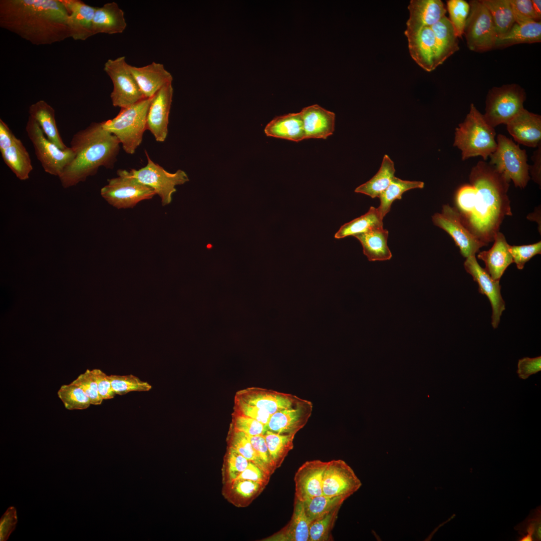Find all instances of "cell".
<instances>
[{
    "mask_svg": "<svg viewBox=\"0 0 541 541\" xmlns=\"http://www.w3.org/2000/svg\"><path fill=\"white\" fill-rule=\"evenodd\" d=\"M61 0H1L0 27L36 45L71 38Z\"/></svg>",
    "mask_w": 541,
    "mask_h": 541,
    "instance_id": "obj_1",
    "label": "cell"
},
{
    "mask_svg": "<svg viewBox=\"0 0 541 541\" xmlns=\"http://www.w3.org/2000/svg\"><path fill=\"white\" fill-rule=\"evenodd\" d=\"M469 178L475 193L471 210L461 222L476 238L488 245L493 241L505 216L512 215L507 194L510 181L483 161L472 168Z\"/></svg>",
    "mask_w": 541,
    "mask_h": 541,
    "instance_id": "obj_2",
    "label": "cell"
},
{
    "mask_svg": "<svg viewBox=\"0 0 541 541\" xmlns=\"http://www.w3.org/2000/svg\"><path fill=\"white\" fill-rule=\"evenodd\" d=\"M120 144L114 135L103 128L102 122H93L76 132L70 142L75 157L59 177L62 187L68 188L85 181L100 167L113 168Z\"/></svg>",
    "mask_w": 541,
    "mask_h": 541,
    "instance_id": "obj_3",
    "label": "cell"
},
{
    "mask_svg": "<svg viewBox=\"0 0 541 541\" xmlns=\"http://www.w3.org/2000/svg\"><path fill=\"white\" fill-rule=\"evenodd\" d=\"M494 128L471 103L469 113L455 129L453 146L461 151V158L481 156L486 160L496 148Z\"/></svg>",
    "mask_w": 541,
    "mask_h": 541,
    "instance_id": "obj_4",
    "label": "cell"
},
{
    "mask_svg": "<svg viewBox=\"0 0 541 541\" xmlns=\"http://www.w3.org/2000/svg\"><path fill=\"white\" fill-rule=\"evenodd\" d=\"M152 99H144L121 108L115 117L102 122L103 128L117 138L128 154H134L142 141Z\"/></svg>",
    "mask_w": 541,
    "mask_h": 541,
    "instance_id": "obj_5",
    "label": "cell"
},
{
    "mask_svg": "<svg viewBox=\"0 0 541 541\" xmlns=\"http://www.w3.org/2000/svg\"><path fill=\"white\" fill-rule=\"evenodd\" d=\"M496 142V149L489 156V164L512 180L515 187L524 188L530 179L525 150L501 134L497 135Z\"/></svg>",
    "mask_w": 541,
    "mask_h": 541,
    "instance_id": "obj_6",
    "label": "cell"
},
{
    "mask_svg": "<svg viewBox=\"0 0 541 541\" xmlns=\"http://www.w3.org/2000/svg\"><path fill=\"white\" fill-rule=\"evenodd\" d=\"M525 99L524 90L517 84L494 87L487 95L483 117L493 128L506 124L524 109Z\"/></svg>",
    "mask_w": 541,
    "mask_h": 541,
    "instance_id": "obj_7",
    "label": "cell"
},
{
    "mask_svg": "<svg viewBox=\"0 0 541 541\" xmlns=\"http://www.w3.org/2000/svg\"><path fill=\"white\" fill-rule=\"evenodd\" d=\"M118 176L108 180V184L100 191L102 197L110 205L118 208L134 207L142 200L151 199L155 192L133 178L126 170L117 171Z\"/></svg>",
    "mask_w": 541,
    "mask_h": 541,
    "instance_id": "obj_8",
    "label": "cell"
},
{
    "mask_svg": "<svg viewBox=\"0 0 541 541\" xmlns=\"http://www.w3.org/2000/svg\"><path fill=\"white\" fill-rule=\"evenodd\" d=\"M26 131L44 171L59 177L75 157L72 148L62 150L59 148L47 138L37 122L30 116Z\"/></svg>",
    "mask_w": 541,
    "mask_h": 541,
    "instance_id": "obj_9",
    "label": "cell"
},
{
    "mask_svg": "<svg viewBox=\"0 0 541 541\" xmlns=\"http://www.w3.org/2000/svg\"><path fill=\"white\" fill-rule=\"evenodd\" d=\"M470 10L464 34L471 51L484 52L494 49L497 35L490 13L481 0L469 2Z\"/></svg>",
    "mask_w": 541,
    "mask_h": 541,
    "instance_id": "obj_10",
    "label": "cell"
},
{
    "mask_svg": "<svg viewBox=\"0 0 541 541\" xmlns=\"http://www.w3.org/2000/svg\"><path fill=\"white\" fill-rule=\"evenodd\" d=\"M129 65L125 56L108 59L104 64V71L113 85L110 98L114 107L125 108L145 99L129 69Z\"/></svg>",
    "mask_w": 541,
    "mask_h": 541,
    "instance_id": "obj_11",
    "label": "cell"
},
{
    "mask_svg": "<svg viewBox=\"0 0 541 541\" xmlns=\"http://www.w3.org/2000/svg\"><path fill=\"white\" fill-rule=\"evenodd\" d=\"M145 152L147 165L139 170L131 169L129 171L130 175L140 183L152 188L161 198L163 206L169 204L172 201L173 193L176 191L175 186L188 181V176L181 170L173 173L168 172L154 162L146 151Z\"/></svg>",
    "mask_w": 541,
    "mask_h": 541,
    "instance_id": "obj_12",
    "label": "cell"
},
{
    "mask_svg": "<svg viewBox=\"0 0 541 541\" xmlns=\"http://www.w3.org/2000/svg\"><path fill=\"white\" fill-rule=\"evenodd\" d=\"M432 219L435 225L445 230L452 237L464 257L475 255L481 247L487 245L464 227L455 207L443 205L441 212L435 213Z\"/></svg>",
    "mask_w": 541,
    "mask_h": 541,
    "instance_id": "obj_13",
    "label": "cell"
},
{
    "mask_svg": "<svg viewBox=\"0 0 541 541\" xmlns=\"http://www.w3.org/2000/svg\"><path fill=\"white\" fill-rule=\"evenodd\" d=\"M361 485L360 480L344 461L336 459L327 462L323 477V495L348 498Z\"/></svg>",
    "mask_w": 541,
    "mask_h": 541,
    "instance_id": "obj_14",
    "label": "cell"
},
{
    "mask_svg": "<svg viewBox=\"0 0 541 541\" xmlns=\"http://www.w3.org/2000/svg\"><path fill=\"white\" fill-rule=\"evenodd\" d=\"M464 267L467 273L472 276L478 285V291L489 299L492 308L491 325L496 329L500 322V317L505 310V302L501 293L499 281L493 280L484 268L478 263L475 255L466 258Z\"/></svg>",
    "mask_w": 541,
    "mask_h": 541,
    "instance_id": "obj_15",
    "label": "cell"
},
{
    "mask_svg": "<svg viewBox=\"0 0 541 541\" xmlns=\"http://www.w3.org/2000/svg\"><path fill=\"white\" fill-rule=\"evenodd\" d=\"M234 399L262 409L271 415L294 406L302 400L291 394L255 387L238 391Z\"/></svg>",
    "mask_w": 541,
    "mask_h": 541,
    "instance_id": "obj_16",
    "label": "cell"
},
{
    "mask_svg": "<svg viewBox=\"0 0 541 541\" xmlns=\"http://www.w3.org/2000/svg\"><path fill=\"white\" fill-rule=\"evenodd\" d=\"M173 93L172 83L162 87L152 97L148 109L146 130L152 134L158 142H164L167 136Z\"/></svg>",
    "mask_w": 541,
    "mask_h": 541,
    "instance_id": "obj_17",
    "label": "cell"
},
{
    "mask_svg": "<svg viewBox=\"0 0 541 541\" xmlns=\"http://www.w3.org/2000/svg\"><path fill=\"white\" fill-rule=\"evenodd\" d=\"M327 462L320 460L308 461L296 471L295 499L304 502L323 494V482Z\"/></svg>",
    "mask_w": 541,
    "mask_h": 541,
    "instance_id": "obj_18",
    "label": "cell"
},
{
    "mask_svg": "<svg viewBox=\"0 0 541 541\" xmlns=\"http://www.w3.org/2000/svg\"><path fill=\"white\" fill-rule=\"evenodd\" d=\"M312 411V402L302 399L294 406L272 414L267 429L279 434L296 435L307 424Z\"/></svg>",
    "mask_w": 541,
    "mask_h": 541,
    "instance_id": "obj_19",
    "label": "cell"
},
{
    "mask_svg": "<svg viewBox=\"0 0 541 541\" xmlns=\"http://www.w3.org/2000/svg\"><path fill=\"white\" fill-rule=\"evenodd\" d=\"M408 42L411 57L422 69L431 72L437 67L435 36L431 27H424L417 32L405 34Z\"/></svg>",
    "mask_w": 541,
    "mask_h": 541,
    "instance_id": "obj_20",
    "label": "cell"
},
{
    "mask_svg": "<svg viewBox=\"0 0 541 541\" xmlns=\"http://www.w3.org/2000/svg\"><path fill=\"white\" fill-rule=\"evenodd\" d=\"M409 18L405 34L431 27L445 16L447 10L440 0H411L408 7Z\"/></svg>",
    "mask_w": 541,
    "mask_h": 541,
    "instance_id": "obj_21",
    "label": "cell"
},
{
    "mask_svg": "<svg viewBox=\"0 0 541 541\" xmlns=\"http://www.w3.org/2000/svg\"><path fill=\"white\" fill-rule=\"evenodd\" d=\"M509 133L518 143L535 148L541 144V116L524 108L506 124Z\"/></svg>",
    "mask_w": 541,
    "mask_h": 541,
    "instance_id": "obj_22",
    "label": "cell"
},
{
    "mask_svg": "<svg viewBox=\"0 0 541 541\" xmlns=\"http://www.w3.org/2000/svg\"><path fill=\"white\" fill-rule=\"evenodd\" d=\"M129 68L145 99L153 97L162 87L172 83V75L162 64L153 62L140 67L129 65Z\"/></svg>",
    "mask_w": 541,
    "mask_h": 541,
    "instance_id": "obj_23",
    "label": "cell"
},
{
    "mask_svg": "<svg viewBox=\"0 0 541 541\" xmlns=\"http://www.w3.org/2000/svg\"><path fill=\"white\" fill-rule=\"evenodd\" d=\"M300 113L303 121L305 139H325L333 134L335 122L334 112L315 104L304 108Z\"/></svg>",
    "mask_w": 541,
    "mask_h": 541,
    "instance_id": "obj_24",
    "label": "cell"
},
{
    "mask_svg": "<svg viewBox=\"0 0 541 541\" xmlns=\"http://www.w3.org/2000/svg\"><path fill=\"white\" fill-rule=\"evenodd\" d=\"M69 13L68 25L71 38L86 40L93 36V20L97 7L80 0H61Z\"/></svg>",
    "mask_w": 541,
    "mask_h": 541,
    "instance_id": "obj_25",
    "label": "cell"
},
{
    "mask_svg": "<svg viewBox=\"0 0 541 541\" xmlns=\"http://www.w3.org/2000/svg\"><path fill=\"white\" fill-rule=\"evenodd\" d=\"M492 246L477 254L478 258L484 261L485 269L491 278L499 281L507 267L513 263V258L509 251V246L503 233L498 231L495 235Z\"/></svg>",
    "mask_w": 541,
    "mask_h": 541,
    "instance_id": "obj_26",
    "label": "cell"
},
{
    "mask_svg": "<svg viewBox=\"0 0 541 541\" xmlns=\"http://www.w3.org/2000/svg\"><path fill=\"white\" fill-rule=\"evenodd\" d=\"M126 27L124 13L116 3H107L101 7H97L93 20V35L120 34Z\"/></svg>",
    "mask_w": 541,
    "mask_h": 541,
    "instance_id": "obj_27",
    "label": "cell"
},
{
    "mask_svg": "<svg viewBox=\"0 0 541 541\" xmlns=\"http://www.w3.org/2000/svg\"><path fill=\"white\" fill-rule=\"evenodd\" d=\"M267 136L299 142L305 139L303 121L300 112L278 116L264 128Z\"/></svg>",
    "mask_w": 541,
    "mask_h": 541,
    "instance_id": "obj_28",
    "label": "cell"
},
{
    "mask_svg": "<svg viewBox=\"0 0 541 541\" xmlns=\"http://www.w3.org/2000/svg\"><path fill=\"white\" fill-rule=\"evenodd\" d=\"M383 225L376 227L368 231L354 236L361 242L363 253L369 261H384L390 259L391 252L387 245L388 231Z\"/></svg>",
    "mask_w": 541,
    "mask_h": 541,
    "instance_id": "obj_29",
    "label": "cell"
},
{
    "mask_svg": "<svg viewBox=\"0 0 541 541\" xmlns=\"http://www.w3.org/2000/svg\"><path fill=\"white\" fill-rule=\"evenodd\" d=\"M29 113L49 140L62 150L68 148L60 136L56 124L55 111L50 105L44 100H39L29 107Z\"/></svg>",
    "mask_w": 541,
    "mask_h": 541,
    "instance_id": "obj_30",
    "label": "cell"
},
{
    "mask_svg": "<svg viewBox=\"0 0 541 541\" xmlns=\"http://www.w3.org/2000/svg\"><path fill=\"white\" fill-rule=\"evenodd\" d=\"M430 27L435 36L438 67L459 50L458 38L450 20L446 16Z\"/></svg>",
    "mask_w": 541,
    "mask_h": 541,
    "instance_id": "obj_31",
    "label": "cell"
},
{
    "mask_svg": "<svg viewBox=\"0 0 541 541\" xmlns=\"http://www.w3.org/2000/svg\"><path fill=\"white\" fill-rule=\"evenodd\" d=\"M310 522L303 502L295 498L294 510L288 524L270 539L282 541H309Z\"/></svg>",
    "mask_w": 541,
    "mask_h": 541,
    "instance_id": "obj_32",
    "label": "cell"
},
{
    "mask_svg": "<svg viewBox=\"0 0 541 541\" xmlns=\"http://www.w3.org/2000/svg\"><path fill=\"white\" fill-rule=\"evenodd\" d=\"M541 42L540 22L514 23L503 36L496 39L494 49H502L519 44H531Z\"/></svg>",
    "mask_w": 541,
    "mask_h": 541,
    "instance_id": "obj_33",
    "label": "cell"
},
{
    "mask_svg": "<svg viewBox=\"0 0 541 541\" xmlns=\"http://www.w3.org/2000/svg\"><path fill=\"white\" fill-rule=\"evenodd\" d=\"M1 153L5 164L19 179L26 180L29 178L33 170L32 161L20 139L16 137L13 144Z\"/></svg>",
    "mask_w": 541,
    "mask_h": 541,
    "instance_id": "obj_34",
    "label": "cell"
},
{
    "mask_svg": "<svg viewBox=\"0 0 541 541\" xmlns=\"http://www.w3.org/2000/svg\"><path fill=\"white\" fill-rule=\"evenodd\" d=\"M395 172L394 162L387 155H385L377 173L369 181L357 187L355 192L372 198L378 197L390 184Z\"/></svg>",
    "mask_w": 541,
    "mask_h": 541,
    "instance_id": "obj_35",
    "label": "cell"
},
{
    "mask_svg": "<svg viewBox=\"0 0 541 541\" xmlns=\"http://www.w3.org/2000/svg\"><path fill=\"white\" fill-rule=\"evenodd\" d=\"M489 11L497 39L505 35L515 23L509 0H481Z\"/></svg>",
    "mask_w": 541,
    "mask_h": 541,
    "instance_id": "obj_36",
    "label": "cell"
},
{
    "mask_svg": "<svg viewBox=\"0 0 541 541\" xmlns=\"http://www.w3.org/2000/svg\"><path fill=\"white\" fill-rule=\"evenodd\" d=\"M424 185L422 181L404 180L394 176L387 188L378 197L380 204L377 208L381 217L383 219L390 211L393 202L401 199L405 192L412 189L422 188Z\"/></svg>",
    "mask_w": 541,
    "mask_h": 541,
    "instance_id": "obj_37",
    "label": "cell"
},
{
    "mask_svg": "<svg viewBox=\"0 0 541 541\" xmlns=\"http://www.w3.org/2000/svg\"><path fill=\"white\" fill-rule=\"evenodd\" d=\"M382 221L377 208L371 206L365 214L341 226L335 234V237L339 239L366 232L373 228L383 225Z\"/></svg>",
    "mask_w": 541,
    "mask_h": 541,
    "instance_id": "obj_38",
    "label": "cell"
},
{
    "mask_svg": "<svg viewBox=\"0 0 541 541\" xmlns=\"http://www.w3.org/2000/svg\"><path fill=\"white\" fill-rule=\"evenodd\" d=\"M263 435L272 464L277 467L293 448L295 435L279 434L267 430Z\"/></svg>",
    "mask_w": 541,
    "mask_h": 541,
    "instance_id": "obj_39",
    "label": "cell"
},
{
    "mask_svg": "<svg viewBox=\"0 0 541 541\" xmlns=\"http://www.w3.org/2000/svg\"><path fill=\"white\" fill-rule=\"evenodd\" d=\"M347 498L344 496H329L322 494L303 502L305 512L310 523L335 508L341 506Z\"/></svg>",
    "mask_w": 541,
    "mask_h": 541,
    "instance_id": "obj_40",
    "label": "cell"
},
{
    "mask_svg": "<svg viewBox=\"0 0 541 541\" xmlns=\"http://www.w3.org/2000/svg\"><path fill=\"white\" fill-rule=\"evenodd\" d=\"M57 394L65 408L69 410H84L91 405L90 399L85 392L75 385L69 384L62 385Z\"/></svg>",
    "mask_w": 541,
    "mask_h": 541,
    "instance_id": "obj_41",
    "label": "cell"
},
{
    "mask_svg": "<svg viewBox=\"0 0 541 541\" xmlns=\"http://www.w3.org/2000/svg\"><path fill=\"white\" fill-rule=\"evenodd\" d=\"M231 430L229 447L233 448L249 461L256 464L268 475L270 472L254 450L247 435L236 430L232 427Z\"/></svg>",
    "mask_w": 541,
    "mask_h": 541,
    "instance_id": "obj_42",
    "label": "cell"
},
{
    "mask_svg": "<svg viewBox=\"0 0 541 541\" xmlns=\"http://www.w3.org/2000/svg\"><path fill=\"white\" fill-rule=\"evenodd\" d=\"M341 506L337 507L312 521L310 525L309 541L330 540L331 532L337 518Z\"/></svg>",
    "mask_w": 541,
    "mask_h": 541,
    "instance_id": "obj_43",
    "label": "cell"
},
{
    "mask_svg": "<svg viewBox=\"0 0 541 541\" xmlns=\"http://www.w3.org/2000/svg\"><path fill=\"white\" fill-rule=\"evenodd\" d=\"M109 378L116 395H123L130 392H147L152 389L149 383L133 375H111Z\"/></svg>",
    "mask_w": 541,
    "mask_h": 541,
    "instance_id": "obj_44",
    "label": "cell"
},
{
    "mask_svg": "<svg viewBox=\"0 0 541 541\" xmlns=\"http://www.w3.org/2000/svg\"><path fill=\"white\" fill-rule=\"evenodd\" d=\"M447 9L455 33L458 38H461L469 13V4L464 0H449Z\"/></svg>",
    "mask_w": 541,
    "mask_h": 541,
    "instance_id": "obj_45",
    "label": "cell"
},
{
    "mask_svg": "<svg viewBox=\"0 0 541 541\" xmlns=\"http://www.w3.org/2000/svg\"><path fill=\"white\" fill-rule=\"evenodd\" d=\"M70 384L82 388L89 398L91 405H99L102 403L103 400L99 394L97 383L93 370H87Z\"/></svg>",
    "mask_w": 541,
    "mask_h": 541,
    "instance_id": "obj_46",
    "label": "cell"
},
{
    "mask_svg": "<svg viewBox=\"0 0 541 541\" xmlns=\"http://www.w3.org/2000/svg\"><path fill=\"white\" fill-rule=\"evenodd\" d=\"M231 427L248 435H264L266 426L254 419L232 412Z\"/></svg>",
    "mask_w": 541,
    "mask_h": 541,
    "instance_id": "obj_47",
    "label": "cell"
},
{
    "mask_svg": "<svg viewBox=\"0 0 541 541\" xmlns=\"http://www.w3.org/2000/svg\"><path fill=\"white\" fill-rule=\"evenodd\" d=\"M513 262L519 269L523 268L525 263L534 255L541 253V241L523 245L509 246Z\"/></svg>",
    "mask_w": 541,
    "mask_h": 541,
    "instance_id": "obj_48",
    "label": "cell"
},
{
    "mask_svg": "<svg viewBox=\"0 0 541 541\" xmlns=\"http://www.w3.org/2000/svg\"><path fill=\"white\" fill-rule=\"evenodd\" d=\"M515 23L540 22L532 7L531 0H509Z\"/></svg>",
    "mask_w": 541,
    "mask_h": 541,
    "instance_id": "obj_49",
    "label": "cell"
},
{
    "mask_svg": "<svg viewBox=\"0 0 541 541\" xmlns=\"http://www.w3.org/2000/svg\"><path fill=\"white\" fill-rule=\"evenodd\" d=\"M233 412L254 419L266 427L271 416L262 409L236 399H234Z\"/></svg>",
    "mask_w": 541,
    "mask_h": 541,
    "instance_id": "obj_50",
    "label": "cell"
},
{
    "mask_svg": "<svg viewBox=\"0 0 541 541\" xmlns=\"http://www.w3.org/2000/svg\"><path fill=\"white\" fill-rule=\"evenodd\" d=\"M249 461L233 448L230 447L227 455V472L229 479L233 482L246 468Z\"/></svg>",
    "mask_w": 541,
    "mask_h": 541,
    "instance_id": "obj_51",
    "label": "cell"
},
{
    "mask_svg": "<svg viewBox=\"0 0 541 541\" xmlns=\"http://www.w3.org/2000/svg\"><path fill=\"white\" fill-rule=\"evenodd\" d=\"M18 522L17 510L14 506L9 507L0 520V540L6 541L16 528Z\"/></svg>",
    "mask_w": 541,
    "mask_h": 541,
    "instance_id": "obj_52",
    "label": "cell"
},
{
    "mask_svg": "<svg viewBox=\"0 0 541 541\" xmlns=\"http://www.w3.org/2000/svg\"><path fill=\"white\" fill-rule=\"evenodd\" d=\"M250 443L257 454L270 472L274 467L268 452L267 446L263 435H248Z\"/></svg>",
    "mask_w": 541,
    "mask_h": 541,
    "instance_id": "obj_53",
    "label": "cell"
},
{
    "mask_svg": "<svg viewBox=\"0 0 541 541\" xmlns=\"http://www.w3.org/2000/svg\"><path fill=\"white\" fill-rule=\"evenodd\" d=\"M540 370V356L531 358L524 357L518 360L517 373L520 379H526L531 375L535 374Z\"/></svg>",
    "mask_w": 541,
    "mask_h": 541,
    "instance_id": "obj_54",
    "label": "cell"
},
{
    "mask_svg": "<svg viewBox=\"0 0 541 541\" xmlns=\"http://www.w3.org/2000/svg\"><path fill=\"white\" fill-rule=\"evenodd\" d=\"M97 383L99 394L101 398L108 400L113 398L116 394L114 392L109 376L99 369L92 370Z\"/></svg>",
    "mask_w": 541,
    "mask_h": 541,
    "instance_id": "obj_55",
    "label": "cell"
},
{
    "mask_svg": "<svg viewBox=\"0 0 541 541\" xmlns=\"http://www.w3.org/2000/svg\"><path fill=\"white\" fill-rule=\"evenodd\" d=\"M233 489L236 493L244 498L255 494L263 484L247 479H236L233 482Z\"/></svg>",
    "mask_w": 541,
    "mask_h": 541,
    "instance_id": "obj_56",
    "label": "cell"
},
{
    "mask_svg": "<svg viewBox=\"0 0 541 541\" xmlns=\"http://www.w3.org/2000/svg\"><path fill=\"white\" fill-rule=\"evenodd\" d=\"M268 475L254 463L249 461L246 468L239 475L236 479H247L264 484ZM235 479V480H236Z\"/></svg>",
    "mask_w": 541,
    "mask_h": 541,
    "instance_id": "obj_57",
    "label": "cell"
},
{
    "mask_svg": "<svg viewBox=\"0 0 541 541\" xmlns=\"http://www.w3.org/2000/svg\"><path fill=\"white\" fill-rule=\"evenodd\" d=\"M16 137L13 133L8 125L0 119V152L9 148L14 142Z\"/></svg>",
    "mask_w": 541,
    "mask_h": 541,
    "instance_id": "obj_58",
    "label": "cell"
},
{
    "mask_svg": "<svg viewBox=\"0 0 541 541\" xmlns=\"http://www.w3.org/2000/svg\"><path fill=\"white\" fill-rule=\"evenodd\" d=\"M533 164L529 166L532 179L538 185L541 183V144L537 146V149L534 152L532 157Z\"/></svg>",
    "mask_w": 541,
    "mask_h": 541,
    "instance_id": "obj_59",
    "label": "cell"
},
{
    "mask_svg": "<svg viewBox=\"0 0 541 541\" xmlns=\"http://www.w3.org/2000/svg\"><path fill=\"white\" fill-rule=\"evenodd\" d=\"M532 7L533 10L538 18L540 20L541 18V1L540 0H531Z\"/></svg>",
    "mask_w": 541,
    "mask_h": 541,
    "instance_id": "obj_60",
    "label": "cell"
}]
</instances>
